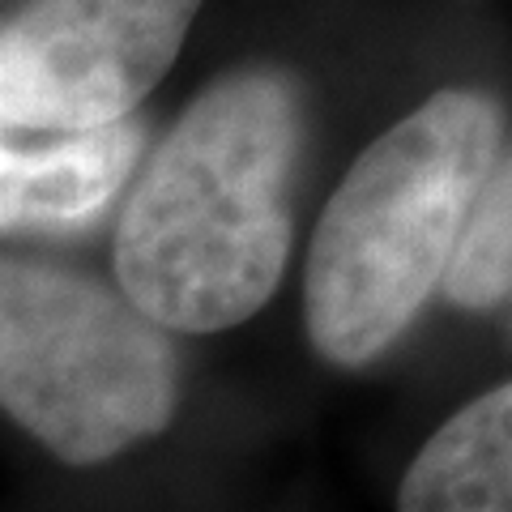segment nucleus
Segmentation results:
<instances>
[{"instance_id": "1", "label": "nucleus", "mask_w": 512, "mask_h": 512, "mask_svg": "<svg viewBox=\"0 0 512 512\" xmlns=\"http://www.w3.org/2000/svg\"><path fill=\"white\" fill-rule=\"evenodd\" d=\"M299 154L303 94L282 69H239L201 90L124 201L120 295L163 333L256 316L291 256Z\"/></svg>"}, {"instance_id": "2", "label": "nucleus", "mask_w": 512, "mask_h": 512, "mask_svg": "<svg viewBox=\"0 0 512 512\" xmlns=\"http://www.w3.org/2000/svg\"><path fill=\"white\" fill-rule=\"evenodd\" d=\"M508 158V124L483 90L448 86L367 146L316 222L303 316L320 359H380L427 308L478 188Z\"/></svg>"}, {"instance_id": "3", "label": "nucleus", "mask_w": 512, "mask_h": 512, "mask_svg": "<svg viewBox=\"0 0 512 512\" xmlns=\"http://www.w3.org/2000/svg\"><path fill=\"white\" fill-rule=\"evenodd\" d=\"M180 406V355L154 320L73 269L0 256V410L69 466L154 440Z\"/></svg>"}, {"instance_id": "4", "label": "nucleus", "mask_w": 512, "mask_h": 512, "mask_svg": "<svg viewBox=\"0 0 512 512\" xmlns=\"http://www.w3.org/2000/svg\"><path fill=\"white\" fill-rule=\"evenodd\" d=\"M201 0H30L0 30V120L94 133L133 116L180 56Z\"/></svg>"}, {"instance_id": "5", "label": "nucleus", "mask_w": 512, "mask_h": 512, "mask_svg": "<svg viewBox=\"0 0 512 512\" xmlns=\"http://www.w3.org/2000/svg\"><path fill=\"white\" fill-rule=\"evenodd\" d=\"M141 158V128L111 124L47 150L0 146V231H73L99 218Z\"/></svg>"}, {"instance_id": "6", "label": "nucleus", "mask_w": 512, "mask_h": 512, "mask_svg": "<svg viewBox=\"0 0 512 512\" xmlns=\"http://www.w3.org/2000/svg\"><path fill=\"white\" fill-rule=\"evenodd\" d=\"M397 512H512V389L495 384L431 436L397 491Z\"/></svg>"}, {"instance_id": "7", "label": "nucleus", "mask_w": 512, "mask_h": 512, "mask_svg": "<svg viewBox=\"0 0 512 512\" xmlns=\"http://www.w3.org/2000/svg\"><path fill=\"white\" fill-rule=\"evenodd\" d=\"M440 286L470 312H491L512 286V163L504 158L478 188Z\"/></svg>"}]
</instances>
